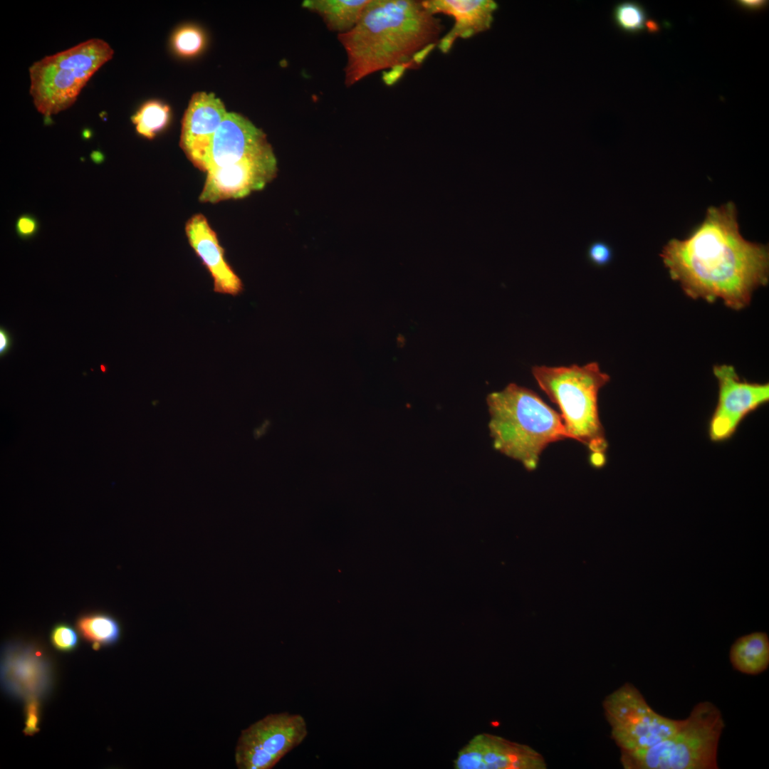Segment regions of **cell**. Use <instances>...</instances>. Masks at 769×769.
Returning <instances> with one entry per match:
<instances>
[{"mask_svg":"<svg viewBox=\"0 0 769 769\" xmlns=\"http://www.w3.org/2000/svg\"><path fill=\"white\" fill-rule=\"evenodd\" d=\"M660 256L686 295L709 303L721 299L737 310L768 281V249L743 237L732 202L708 208L687 238L670 240Z\"/></svg>","mask_w":769,"mask_h":769,"instance_id":"1","label":"cell"},{"mask_svg":"<svg viewBox=\"0 0 769 769\" xmlns=\"http://www.w3.org/2000/svg\"><path fill=\"white\" fill-rule=\"evenodd\" d=\"M444 26L417 0H370L356 25L338 35L347 56L345 83L350 86L383 71L387 85L420 67L437 47Z\"/></svg>","mask_w":769,"mask_h":769,"instance_id":"2","label":"cell"},{"mask_svg":"<svg viewBox=\"0 0 769 769\" xmlns=\"http://www.w3.org/2000/svg\"><path fill=\"white\" fill-rule=\"evenodd\" d=\"M488 429L496 450L535 470L550 443L571 439L560 414L535 392L511 383L486 397Z\"/></svg>","mask_w":769,"mask_h":769,"instance_id":"3","label":"cell"},{"mask_svg":"<svg viewBox=\"0 0 769 769\" xmlns=\"http://www.w3.org/2000/svg\"><path fill=\"white\" fill-rule=\"evenodd\" d=\"M531 371L540 388L559 407L572 439L591 451L593 466H603L607 442L599 417L598 394L609 382L610 376L595 362L582 366L535 365Z\"/></svg>","mask_w":769,"mask_h":769,"instance_id":"4","label":"cell"},{"mask_svg":"<svg viewBox=\"0 0 769 769\" xmlns=\"http://www.w3.org/2000/svg\"><path fill=\"white\" fill-rule=\"evenodd\" d=\"M724 727L719 708L702 701L668 738L647 750L621 754L620 761L626 769H717Z\"/></svg>","mask_w":769,"mask_h":769,"instance_id":"5","label":"cell"},{"mask_svg":"<svg viewBox=\"0 0 769 769\" xmlns=\"http://www.w3.org/2000/svg\"><path fill=\"white\" fill-rule=\"evenodd\" d=\"M113 56L107 42L91 38L35 62L29 68L30 93L37 110L50 117L68 108L90 77Z\"/></svg>","mask_w":769,"mask_h":769,"instance_id":"6","label":"cell"},{"mask_svg":"<svg viewBox=\"0 0 769 769\" xmlns=\"http://www.w3.org/2000/svg\"><path fill=\"white\" fill-rule=\"evenodd\" d=\"M602 706L612 738L621 754L634 753L655 746L683 722L656 713L639 690L628 682L608 694Z\"/></svg>","mask_w":769,"mask_h":769,"instance_id":"7","label":"cell"},{"mask_svg":"<svg viewBox=\"0 0 769 769\" xmlns=\"http://www.w3.org/2000/svg\"><path fill=\"white\" fill-rule=\"evenodd\" d=\"M304 717L282 712L268 714L244 729L237 741L239 769H271L308 736Z\"/></svg>","mask_w":769,"mask_h":769,"instance_id":"8","label":"cell"},{"mask_svg":"<svg viewBox=\"0 0 769 769\" xmlns=\"http://www.w3.org/2000/svg\"><path fill=\"white\" fill-rule=\"evenodd\" d=\"M277 171V160L269 144L234 164L207 171L199 201L216 204L244 198L263 189Z\"/></svg>","mask_w":769,"mask_h":769,"instance_id":"9","label":"cell"},{"mask_svg":"<svg viewBox=\"0 0 769 769\" xmlns=\"http://www.w3.org/2000/svg\"><path fill=\"white\" fill-rule=\"evenodd\" d=\"M718 380V398L709 425V435L713 441L730 437L741 420L769 399L768 383L742 380L731 365L713 367Z\"/></svg>","mask_w":769,"mask_h":769,"instance_id":"10","label":"cell"},{"mask_svg":"<svg viewBox=\"0 0 769 769\" xmlns=\"http://www.w3.org/2000/svg\"><path fill=\"white\" fill-rule=\"evenodd\" d=\"M456 769H545L543 755L531 747L481 733L463 747L454 761Z\"/></svg>","mask_w":769,"mask_h":769,"instance_id":"11","label":"cell"},{"mask_svg":"<svg viewBox=\"0 0 769 769\" xmlns=\"http://www.w3.org/2000/svg\"><path fill=\"white\" fill-rule=\"evenodd\" d=\"M227 113L221 99L211 93H196L188 104L182 121L179 146L201 171H207L213 137Z\"/></svg>","mask_w":769,"mask_h":769,"instance_id":"12","label":"cell"},{"mask_svg":"<svg viewBox=\"0 0 769 769\" xmlns=\"http://www.w3.org/2000/svg\"><path fill=\"white\" fill-rule=\"evenodd\" d=\"M1 663V681L10 694L38 698L49 688L51 670L43 654L36 647L8 643Z\"/></svg>","mask_w":769,"mask_h":769,"instance_id":"13","label":"cell"},{"mask_svg":"<svg viewBox=\"0 0 769 769\" xmlns=\"http://www.w3.org/2000/svg\"><path fill=\"white\" fill-rule=\"evenodd\" d=\"M185 234L191 248L213 280L215 293L239 295L244 284L225 256L216 233L202 214L193 215L185 224Z\"/></svg>","mask_w":769,"mask_h":769,"instance_id":"14","label":"cell"},{"mask_svg":"<svg viewBox=\"0 0 769 769\" xmlns=\"http://www.w3.org/2000/svg\"><path fill=\"white\" fill-rule=\"evenodd\" d=\"M268 145L266 134L249 119L228 112L213 137L207 171L234 164Z\"/></svg>","mask_w":769,"mask_h":769,"instance_id":"15","label":"cell"},{"mask_svg":"<svg viewBox=\"0 0 769 769\" xmlns=\"http://www.w3.org/2000/svg\"><path fill=\"white\" fill-rule=\"evenodd\" d=\"M422 4L434 15L443 14L454 20L437 45L443 53H449L458 38H469L488 30L498 9L493 0H426Z\"/></svg>","mask_w":769,"mask_h":769,"instance_id":"16","label":"cell"},{"mask_svg":"<svg viewBox=\"0 0 769 769\" xmlns=\"http://www.w3.org/2000/svg\"><path fill=\"white\" fill-rule=\"evenodd\" d=\"M729 659L733 667L745 674L758 675L769 666V638L763 632L738 637L731 645Z\"/></svg>","mask_w":769,"mask_h":769,"instance_id":"17","label":"cell"},{"mask_svg":"<svg viewBox=\"0 0 769 769\" xmlns=\"http://www.w3.org/2000/svg\"><path fill=\"white\" fill-rule=\"evenodd\" d=\"M370 0H305L302 6L318 14L329 30L338 35L350 31Z\"/></svg>","mask_w":769,"mask_h":769,"instance_id":"18","label":"cell"},{"mask_svg":"<svg viewBox=\"0 0 769 769\" xmlns=\"http://www.w3.org/2000/svg\"><path fill=\"white\" fill-rule=\"evenodd\" d=\"M76 629L94 649L115 644L120 637V627L112 616L102 612L80 615L76 620Z\"/></svg>","mask_w":769,"mask_h":769,"instance_id":"19","label":"cell"},{"mask_svg":"<svg viewBox=\"0 0 769 769\" xmlns=\"http://www.w3.org/2000/svg\"><path fill=\"white\" fill-rule=\"evenodd\" d=\"M169 119V107L159 100L145 103L131 117L136 132L149 140L164 129Z\"/></svg>","mask_w":769,"mask_h":769,"instance_id":"20","label":"cell"},{"mask_svg":"<svg viewBox=\"0 0 769 769\" xmlns=\"http://www.w3.org/2000/svg\"><path fill=\"white\" fill-rule=\"evenodd\" d=\"M613 18L618 27L629 33L641 31L647 24L645 10L636 2L625 1L616 5Z\"/></svg>","mask_w":769,"mask_h":769,"instance_id":"21","label":"cell"},{"mask_svg":"<svg viewBox=\"0 0 769 769\" xmlns=\"http://www.w3.org/2000/svg\"><path fill=\"white\" fill-rule=\"evenodd\" d=\"M204 43L205 37L202 30L192 25L178 28L172 38V44L175 52L185 57L199 53Z\"/></svg>","mask_w":769,"mask_h":769,"instance_id":"22","label":"cell"},{"mask_svg":"<svg viewBox=\"0 0 769 769\" xmlns=\"http://www.w3.org/2000/svg\"><path fill=\"white\" fill-rule=\"evenodd\" d=\"M50 641L56 650L61 652H70L78 645V635L70 625L61 622L52 628Z\"/></svg>","mask_w":769,"mask_h":769,"instance_id":"23","label":"cell"},{"mask_svg":"<svg viewBox=\"0 0 769 769\" xmlns=\"http://www.w3.org/2000/svg\"><path fill=\"white\" fill-rule=\"evenodd\" d=\"M587 260L597 267L607 266L612 260L613 251L606 242L596 241L591 243L587 250Z\"/></svg>","mask_w":769,"mask_h":769,"instance_id":"24","label":"cell"},{"mask_svg":"<svg viewBox=\"0 0 769 769\" xmlns=\"http://www.w3.org/2000/svg\"><path fill=\"white\" fill-rule=\"evenodd\" d=\"M40 709L41 704L38 698L31 697L26 699L25 705V728L23 730V733L26 736H33L40 731L38 728Z\"/></svg>","mask_w":769,"mask_h":769,"instance_id":"25","label":"cell"},{"mask_svg":"<svg viewBox=\"0 0 769 769\" xmlns=\"http://www.w3.org/2000/svg\"><path fill=\"white\" fill-rule=\"evenodd\" d=\"M38 221L31 214L21 215L16 221V231L19 237L29 239L38 231Z\"/></svg>","mask_w":769,"mask_h":769,"instance_id":"26","label":"cell"},{"mask_svg":"<svg viewBox=\"0 0 769 769\" xmlns=\"http://www.w3.org/2000/svg\"><path fill=\"white\" fill-rule=\"evenodd\" d=\"M12 345V339L9 332L4 328L0 329V354H6Z\"/></svg>","mask_w":769,"mask_h":769,"instance_id":"27","label":"cell"},{"mask_svg":"<svg viewBox=\"0 0 769 769\" xmlns=\"http://www.w3.org/2000/svg\"><path fill=\"white\" fill-rule=\"evenodd\" d=\"M739 4L746 8L755 9L762 8L765 4V1L759 0H743L740 1Z\"/></svg>","mask_w":769,"mask_h":769,"instance_id":"28","label":"cell"},{"mask_svg":"<svg viewBox=\"0 0 769 769\" xmlns=\"http://www.w3.org/2000/svg\"><path fill=\"white\" fill-rule=\"evenodd\" d=\"M646 25H647V26L649 28H650L651 30H652V31L656 30L657 28V26L656 24H654V22H652V21L648 22L647 24H646Z\"/></svg>","mask_w":769,"mask_h":769,"instance_id":"29","label":"cell"},{"mask_svg":"<svg viewBox=\"0 0 769 769\" xmlns=\"http://www.w3.org/2000/svg\"><path fill=\"white\" fill-rule=\"evenodd\" d=\"M100 369H101V370H102L103 372H105V371H106V367H105V366H104L103 365H101V366H100Z\"/></svg>","mask_w":769,"mask_h":769,"instance_id":"30","label":"cell"}]
</instances>
